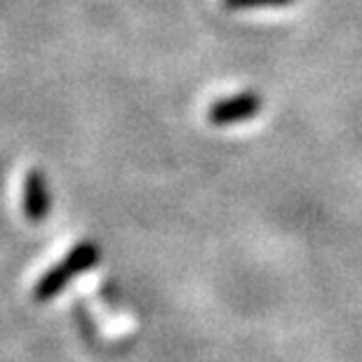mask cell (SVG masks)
Returning a JSON list of instances; mask_svg holds the SVG:
<instances>
[{"instance_id":"4","label":"cell","mask_w":362,"mask_h":362,"mask_svg":"<svg viewBox=\"0 0 362 362\" xmlns=\"http://www.w3.org/2000/svg\"><path fill=\"white\" fill-rule=\"evenodd\" d=\"M294 0H221V5L230 12H247V10H275V7H287Z\"/></svg>"},{"instance_id":"2","label":"cell","mask_w":362,"mask_h":362,"mask_svg":"<svg viewBox=\"0 0 362 362\" xmlns=\"http://www.w3.org/2000/svg\"><path fill=\"white\" fill-rule=\"evenodd\" d=\"M264 99L257 92H238L228 94V97L216 99L212 106L207 108V120L214 127H228L240 125L245 120H252L262 113Z\"/></svg>"},{"instance_id":"3","label":"cell","mask_w":362,"mask_h":362,"mask_svg":"<svg viewBox=\"0 0 362 362\" xmlns=\"http://www.w3.org/2000/svg\"><path fill=\"white\" fill-rule=\"evenodd\" d=\"M21 207L28 221L40 223L47 219L49 209H52V195H49L47 177L40 170H28L21 186Z\"/></svg>"},{"instance_id":"1","label":"cell","mask_w":362,"mask_h":362,"mask_svg":"<svg viewBox=\"0 0 362 362\" xmlns=\"http://www.w3.org/2000/svg\"><path fill=\"white\" fill-rule=\"evenodd\" d=\"M97 262H99V247H97V245L90 243V240L78 243L59 264H54L52 269H49L38 282H35L33 299L35 301L54 299L57 294L64 292V287H66L71 280L78 278V275H83V273H88Z\"/></svg>"}]
</instances>
